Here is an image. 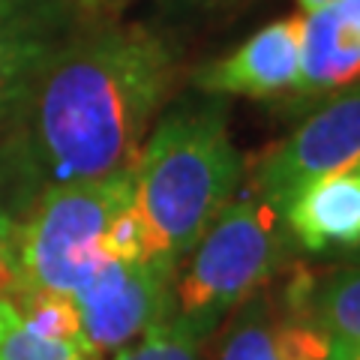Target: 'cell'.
<instances>
[{
  "label": "cell",
  "instance_id": "1",
  "mask_svg": "<svg viewBox=\"0 0 360 360\" xmlns=\"http://www.w3.org/2000/svg\"><path fill=\"white\" fill-rule=\"evenodd\" d=\"M177 78L144 27L60 39L0 132V205L15 222L42 193L129 172Z\"/></svg>",
  "mask_w": 360,
  "mask_h": 360
},
{
  "label": "cell",
  "instance_id": "2",
  "mask_svg": "<svg viewBox=\"0 0 360 360\" xmlns=\"http://www.w3.org/2000/svg\"><path fill=\"white\" fill-rule=\"evenodd\" d=\"M243 156L219 105L174 108L144 139L132 165V207L150 262L177 270L213 219L234 201Z\"/></svg>",
  "mask_w": 360,
  "mask_h": 360
},
{
  "label": "cell",
  "instance_id": "3",
  "mask_svg": "<svg viewBox=\"0 0 360 360\" xmlns=\"http://www.w3.org/2000/svg\"><path fill=\"white\" fill-rule=\"evenodd\" d=\"M288 225L274 201L243 195L201 234L186 264H177L168 319L201 342L217 324L250 300L285 262Z\"/></svg>",
  "mask_w": 360,
  "mask_h": 360
},
{
  "label": "cell",
  "instance_id": "4",
  "mask_svg": "<svg viewBox=\"0 0 360 360\" xmlns=\"http://www.w3.org/2000/svg\"><path fill=\"white\" fill-rule=\"evenodd\" d=\"M127 205H132V168L42 193L18 222L25 291L72 295L103 258L108 225Z\"/></svg>",
  "mask_w": 360,
  "mask_h": 360
},
{
  "label": "cell",
  "instance_id": "5",
  "mask_svg": "<svg viewBox=\"0 0 360 360\" xmlns=\"http://www.w3.org/2000/svg\"><path fill=\"white\" fill-rule=\"evenodd\" d=\"M174 270L103 255L72 291L82 340L96 360L139 340L172 312Z\"/></svg>",
  "mask_w": 360,
  "mask_h": 360
},
{
  "label": "cell",
  "instance_id": "6",
  "mask_svg": "<svg viewBox=\"0 0 360 360\" xmlns=\"http://www.w3.org/2000/svg\"><path fill=\"white\" fill-rule=\"evenodd\" d=\"M360 162V87L342 90L270 148L255 165V193L283 210L309 180Z\"/></svg>",
  "mask_w": 360,
  "mask_h": 360
},
{
  "label": "cell",
  "instance_id": "7",
  "mask_svg": "<svg viewBox=\"0 0 360 360\" xmlns=\"http://www.w3.org/2000/svg\"><path fill=\"white\" fill-rule=\"evenodd\" d=\"M300 15L270 21L267 27H262L243 45H238L229 58L201 66L195 84L213 96H295L300 84Z\"/></svg>",
  "mask_w": 360,
  "mask_h": 360
},
{
  "label": "cell",
  "instance_id": "8",
  "mask_svg": "<svg viewBox=\"0 0 360 360\" xmlns=\"http://www.w3.org/2000/svg\"><path fill=\"white\" fill-rule=\"evenodd\" d=\"M60 18L58 0H0V132L60 45Z\"/></svg>",
  "mask_w": 360,
  "mask_h": 360
},
{
  "label": "cell",
  "instance_id": "9",
  "mask_svg": "<svg viewBox=\"0 0 360 360\" xmlns=\"http://www.w3.org/2000/svg\"><path fill=\"white\" fill-rule=\"evenodd\" d=\"M283 217L288 234L309 252L360 246V162L300 186Z\"/></svg>",
  "mask_w": 360,
  "mask_h": 360
},
{
  "label": "cell",
  "instance_id": "10",
  "mask_svg": "<svg viewBox=\"0 0 360 360\" xmlns=\"http://www.w3.org/2000/svg\"><path fill=\"white\" fill-rule=\"evenodd\" d=\"M360 78V0H333L303 18L295 96L340 94Z\"/></svg>",
  "mask_w": 360,
  "mask_h": 360
},
{
  "label": "cell",
  "instance_id": "11",
  "mask_svg": "<svg viewBox=\"0 0 360 360\" xmlns=\"http://www.w3.org/2000/svg\"><path fill=\"white\" fill-rule=\"evenodd\" d=\"M303 315H309L333 345H360V270H342L315 291H303Z\"/></svg>",
  "mask_w": 360,
  "mask_h": 360
},
{
  "label": "cell",
  "instance_id": "12",
  "mask_svg": "<svg viewBox=\"0 0 360 360\" xmlns=\"http://www.w3.org/2000/svg\"><path fill=\"white\" fill-rule=\"evenodd\" d=\"M217 360H288L279 342L276 321L262 312L240 315L217 348Z\"/></svg>",
  "mask_w": 360,
  "mask_h": 360
},
{
  "label": "cell",
  "instance_id": "13",
  "mask_svg": "<svg viewBox=\"0 0 360 360\" xmlns=\"http://www.w3.org/2000/svg\"><path fill=\"white\" fill-rule=\"evenodd\" d=\"M111 360H198V340L174 319H162L117 348Z\"/></svg>",
  "mask_w": 360,
  "mask_h": 360
},
{
  "label": "cell",
  "instance_id": "14",
  "mask_svg": "<svg viewBox=\"0 0 360 360\" xmlns=\"http://www.w3.org/2000/svg\"><path fill=\"white\" fill-rule=\"evenodd\" d=\"M0 360H96L82 340H58L30 330L27 324H15L0 342Z\"/></svg>",
  "mask_w": 360,
  "mask_h": 360
},
{
  "label": "cell",
  "instance_id": "15",
  "mask_svg": "<svg viewBox=\"0 0 360 360\" xmlns=\"http://www.w3.org/2000/svg\"><path fill=\"white\" fill-rule=\"evenodd\" d=\"M25 295V276H21L18 258V222L0 205V300H18Z\"/></svg>",
  "mask_w": 360,
  "mask_h": 360
},
{
  "label": "cell",
  "instance_id": "16",
  "mask_svg": "<svg viewBox=\"0 0 360 360\" xmlns=\"http://www.w3.org/2000/svg\"><path fill=\"white\" fill-rule=\"evenodd\" d=\"M18 319V309H15V303L13 300H0V342H4V336L6 330L15 324Z\"/></svg>",
  "mask_w": 360,
  "mask_h": 360
},
{
  "label": "cell",
  "instance_id": "17",
  "mask_svg": "<svg viewBox=\"0 0 360 360\" xmlns=\"http://www.w3.org/2000/svg\"><path fill=\"white\" fill-rule=\"evenodd\" d=\"M328 360H360V345H333Z\"/></svg>",
  "mask_w": 360,
  "mask_h": 360
},
{
  "label": "cell",
  "instance_id": "18",
  "mask_svg": "<svg viewBox=\"0 0 360 360\" xmlns=\"http://www.w3.org/2000/svg\"><path fill=\"white\" fill-rule=\"evenodd\" d=\"M300 9H307V13H312V9H321V6H328L333 4V0H297Z\"/></svg>",
  "mask_w": 360,
  "mask_h": 360
}]
</instances>
